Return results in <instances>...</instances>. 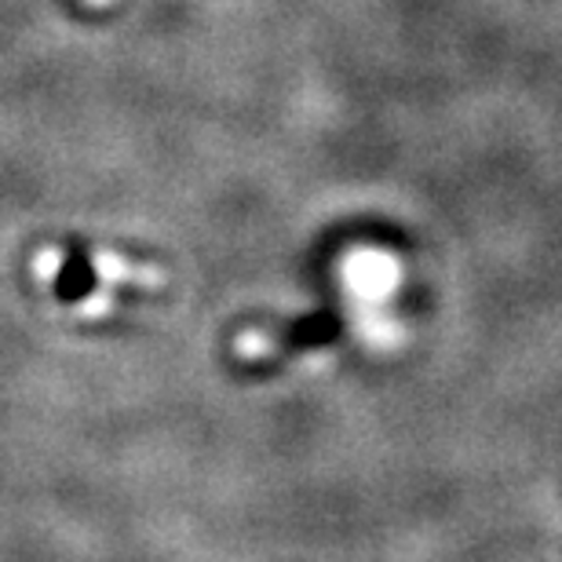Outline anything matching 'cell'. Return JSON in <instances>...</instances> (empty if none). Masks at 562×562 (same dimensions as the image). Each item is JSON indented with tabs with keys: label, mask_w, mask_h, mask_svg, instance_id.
<instances>
[{
	"label": "cell",
	"mask_w": 562,
	"mask_h": 562,
	"mask_svg": "<svg viewBox=\"0 0 562 562\" xmlns=\"http://www.w3.org/2000/svg\"><path fill=\"white\" fill-rule=\"evenodd\" d=\"M95 281H99V274H95L92 260H88V252L81 249V245H74V249L66 252L59 278H55V296H59L63 303H77L95 289Z\"/></svg>",
	"instance_id": "6da1fadb"
},
{
	"label": "cell",
	"mask_w": 562,
	"mask_h": 562,
	"mask_svg": "<svg viewBox=\"0 0 562 562\" xmlns=\"http://www.w3.org/2000/svg\"><path fill=\"white\" fill-rule=\"evenodd\" d=\"M340 336V322L329 311H314L307 318H296L285 333V347L292 351H307V347H325Z\"/></svg>",
	"instance_id": "7a4b0ae2"
}]
</instances>
